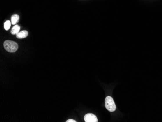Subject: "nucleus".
Wrapping results in <instances>:
<instances>
[{
  "label": "nucleus",
  "mask_w": 162,
  "mask_h": 122,
  "mask_svg": "<svg viewBox=\"0 0 162 122\" xmlns=\"http://www.w3.org/2000/svg\"><path fill=\"white\" fill-rule=\"evenodd\" d=\"M5 49L10 53H14L17 51L18 49V44L15 41L7 40L3 43Z\"/></svg>",
  "instance_id": "obj_1"
},
{
  "label": "nucleus",
  "mask_w": 162,
  "mask_h": 122,
  "mask_svg": "<svg viewBox=\"0 0 162 122\" xmlns=\"http://www.w3.org/2000/svg\"><path fill=\"white\" fill-rule=\"evenodd\" d=\"M105 106L108 111L113 112L116 109V106L113 99L110 96H107L105 100Z\"/></svg>",
  "instance_id": "obj_2"
},
{
  "label": "nucleus",
  "mask_w": 162,
  "mask_h": 122,
  "mask_svg": "<svg viewBox=\"0 0 162 122\" xmlns=\"http://www.w3.org/2000/svg\"><path fill=\"white\" fill-rule=\"evenodd\" d=\"M84 121L86 122H97L98 119L92 113H87L84 116Z\"/></svg>",
  "instance_id": "obj_3"
},
{
  "label": "nucleus",
  "mask_w": 162,
  "mask_h": 122,
  "mask_svg": "<svg viewBox=\"0 0 162 122\" xmlns=\"http://www.w3.org/2000/svg\"><path fill=\"white\" fill-rule=\"evenodd\" d=\"M28 35V31L26 30L21 31L18 34L16 35V37L19 39H22V38H25L27 37Z\"/></svg>",
  "instance_id": "obj_4"
},
{
  "label": "nucleus",
  "mask_w": 162,
  "mask_h": 122,
  "mask_svg": "<svg viewBox=\"0 0 162 122\" xmlns=\"http://www.w3.org/2000/svg\"><path fill=\"white\" fill-rule=\"evenodd\" d=\"M19 16L18 14H14L11 18V22L13 25H16L19 21Z\"/></svg>",
  "instance_id": "obj_5"
},
{
  "label": "nucleus",
  "mask_w": 162,
  "mask_h": 122,
  "mask_svg": "<svg viewBox=\"0 0 162 122\" xmlns=\"http://www.w3.org/2000/svg\"><path fill=\"white\" fill-rule=\"evenodd\" d=\"M20 26L19 25H15L11 30V34L12 35H17L19 32Z\"/></svg>",
  "instance_id": "obj_6"
},
{
  "label": "nucleus",
  "mask_w": 162,
  "mask_h": 122,
  "mask_svg": "<svg viewBox=\"0 0 162 122\" xmlns=\"http://www.w3.org/2000/svg\"><path fill=\"white\" fill-rule=\"evenodd\" d=\"M11 22L10 21H6L4 24V28L5 30L8 31L10 29L11 26Z\"/></svg>",
  "instance_id": "obj_7"
},
{
  "label": "nucleus",
  "mask_w": 162,
  "mask_h": 122,
  "mask_svg": "<svg viewBox=\"0 0 162 122\" xmlns=\"http://www.w3.org/2000/svg\"><path fill=\"white\" fill-rule=\"evenodd\" d=\"M66 122H76V121L73 119H69L68 120L66 121Z\"/></svg>",
  "instance_id": "obj_8"
}]
</instances>
